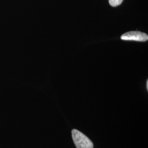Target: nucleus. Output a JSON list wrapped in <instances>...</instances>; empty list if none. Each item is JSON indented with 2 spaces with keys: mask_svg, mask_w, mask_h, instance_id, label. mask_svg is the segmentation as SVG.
Here are the masks:
<instances>
[{
  "mask_svg": "<svg viewBox=\"0 0 148 148\" xmlns=\"http://www.w3.org/2000/svg\"><path fill=\"white\" fill-rule=\"evenodd\" d=\"M72 137L77 148H93V144L84 133L74 129L72 131Z\"/></svg>",
  "mask_w": 148,
  "mask_h": 148,
  "instance_id": "obj_1",
  "label": "nucleus"
},
{
  "mask_svg": "<svg viewBox=\"0 0 148 148\" xmlns=\"http://www.w3.org/2000/svg\"><path fill=\"white\" fill-rule=\"evenodd\" d=\"M121 40L128 41H136L139 42H145L148 41V35L138 31L127 32L123 34L121 37Z\"/></svg>",
  "mask_w": 148,
  "mask_h": 148,
  "instance_id": "obj_2",
  "label": "nucleus"
},
{
  "mask_svg": "<svg viewBox=\"0 0 148 148\" xmlns=\"http://www.w3.org/2000/svg\"><path fill=\"white\" fill-rule=\"evenodd\" d=\"M123 0H109L110 5L112 7H116L121 5Z\"/></svg>",
  "mask_w": 148,
  "mask_h": 148,
  "instance_id": "obj_3",
  "label": "nucleus"
},
{
  "mask_svg": "<svg viewBox=\"0 0 148 148\" xmlns=\"http://www.w3.org/2000/svg\"><path fill=\"white\" fill-rule=\"evenodd\" d=\"M147 90H148V80H147Z\"/></svg>",
  "mask_w": 148,
  "mask_h": 148,
  "instance_id": "obj_4",
  "label": "nucleus"
}]
</instances>
